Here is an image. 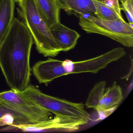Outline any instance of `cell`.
Returning a JSON list of instances; mask_svg holds the SVG:
<instances>
[{
  "label": "cell",
  "instance_id": "13",
  "mask_svg": "<svg viewBox=\"0 0 133 133\" xmlns=\"http://www.w3.org/2000/svg\"><path fill=\"white\" fill-rule=\"evenodd\" d=\"M15 0H0V44L14 19Z\"/></svg>",
  "mask_w": 133,
  "mask_h": 133
},
{
  "label": "cell",
  "instance_id": "14",
  "mask_svg": "<svg viewBox=\"0 0 133 133\" xmlns=\"http://www.w3.org/2000/svg\"><path fill=\"white\" fill-rule=\"evenodd\" d=\"M123 98V91L121 86L114 82L112 86L106 88L97 109H110L118 107Z\"/></svg>",
  "mask_w": 133,
  "mask_h": 133
},
{
  "label": "cell",
  "instance_id": "7",
  "mask_svg": "<svg viewBox=\"0 0 133 133\" xmlns=\"http://www.w3.org/2000/svg\"><path fill=\"white\" fill-rule=\"evenodd\" d=\"M82 121L55 115L54 117L36 123L17 125L15 127L23 131H41L43 130H60L74 131L81 126L87 124Z\"/></svg>",
  "mask_w": 133,
  "mask_h": 133
},
{
  "label": "cell",
  "instance_id": "12",
  "mask_svg": "<svg viewBox=\"0 0 133 133\" xmlns=\"http://www.w3.org/2000/svg\"><path fill=\"white\" fill-rule=\"evenodd\" d=\"M30 124L32 123L24 115L0 99V126Z\"/></svg>",
  "mask_w": 133,
  "mask_h": 133
},
{
  "label": "cell",
  "instance_id": "11",
  "mask_svg": "<svg viewBox=\"0 0 133 133\" xmlns=\"http://www.w3.org/2000/svg\"><path fill=\"white\" fill-rule=\"evenodd\" d=\"M39 13L49 28L60 22V10L57 0H33Z\"/></svg>",
  "mask_w": 133,
  "mask_h": 133
},
{
  "label": "cell",
  "instance_id": "15",
  "mask_svg": "<svg viewBox=\"0 0 133 133\" xmlns=\"http://www.w3.org/2000/svg\"><path fill=\"white\" fill-rule=\"evenodd\" d=\"M96 10L95 16L101 19L116 20L123 18L111 6L105 2L98 0H92Z\"/></svg>",
  "mask_w": 133,
  "mask_h": 133
},
{
  "label": "cell",
  "instance_id": "17",
  "mask_svg": "<svg viewBox=\"0 0 133 133\" xmlns=\"http://www.w3.org/2000/svg\"><path fill=\"white\" fill-rule=\"evenodd\" d=\"M121 4L122 10L124 11L130 26L133 28V0H119Z\"/></svg>",
  "mask_w": 133,
  "mask_h": 133
},
{
  "label": "cell",
  "instance_id": "5",
  "mask_svg": "<svg viewBox=\"0 0 133 133\" xmlns=\"http://www.w3.org/2000/svg\"><path fill=\"white\" fill-rule=\"evenodd\" d=\"M126 54V51L123 48L117 47L98 56L85 60L62 61V65L65 76L84 73L96 74L106 67L110 63L121 59Z\"/></svg>",
  "mask_w": 133,
  "mask_h": 133
},
{
  "label": "cell",
  "instance_id": "10",
  "mask_svg": "<svg viewBox=\"0 0 133 133\" xmlns=\"http://www.w3.org/2000/svg\"><path fill=\"white\" fill-rule=\"evenodd\" d=\"M61 10L69 15L78 18L86 15H96V10L92 0H57Z\"/></svg>",
  "mask_w": 133,
  "mask_h": 133
},
{
  "label": "cell",
  "instance_id": "3",
  "mask_svg": "<svg viewBox=\"0 0 133 133\" xmlns=\"http://www.w3.org/2000/svg\"><path fill=\"white\" fill-rule=\"evenodd\" d=\"M19 92L55 115L82 121L87 124L90 119V114L85 110L84 105L82 103H74L46 95L32 85H29L23 91Z\"/></svg>",
  "mask_w": 133,
  "mask_h": 133
},
{
  "label": "cell",
  "instance_id": "2",
  "mask_svg": "<svg viewBox=\"0 0 133 133\" xmlns=\"http://www.w3.org/2000/svg\"><path fill=\"white\" fill-rule=\"evenodd\" d=\"M18 14L29 30L38 52L45 57H54L61 52L33 0H15Z\"/></svg>",
  "mask_w": 133,
  "mask_h": 133
},
{
  "label": "cell",
  "instance_id": "6",
  "mask_svg": "<svg viewBox=\"0 0 133 133\" xmlns=\"http://www.w3.org/2000/svg\"><path fill=\"white\" fill-rule=\"evenodd\" d=\"M0 99L24 115L32 124L52 117L53 113L27 98L19 92L11 89L0 92Z\"/></svg>",
  "mask_w": 133,
  "mask_h": 133
},
{
  "label": "cell",
  "instance_id": "18",
  "mask_svg": "<svg viewBox=\"0 0 133 133\" xmlns=\"http://www.w3.org/2000/svg\"><path fill=\"white\" fill-rule=\"evenodd\" d=\"M117 107L110 109H97L96 110L98 114L99 119L102 120L111 115L117 109Z\"/></svg>",
  "mask_w": 133,
  "mask_h": 133
},
{
  "label": "cell",
  "instance_id": "20",
  "mask_svg": "<svg viewBox=\"0 0 133 133\" xmlns=\"http://www.w3.org/2000/svg\"><path fill=\"white\" fill-rule=\"evenodd\" d=\"M98 1H103V2H105V3L106 1V0H98Z\"/></svg>",
  "mask_w": 133,
  "mask_h": 133
},
{
  "label": "cell",
  "instance_id": "4",
  "mask_svg": "<svg viewBox=\"0 0 133 133\" xmlns=\"http://www.w3.org/2000/svg\"><path fill=\"white\" fill-rule=\"evenodd\" d=\"M78 18L79 26L86 33L105 36L125 47H133V28L123 18L104 20L90 14Z\"/></svg>",
  "mask_w": 133,
  "mask_h": 133
},
{
  "label": "cell",
  "instance_id": "1",
  "mask_svg": "<svg viewBox=\"0 0 133 133\" xmlns=\"http://www.w3.org/2000/svg\"><path fill=\"white\" fill-rule=\"evenodd\" d=\"M34 40L27 26L15 18L0 44V68L11 89L22 92L29 85L30 58Z\"/></svg>",
  "mask_w": 133,
  "mask_h": 133
},
{
  "label": "cell",
  "instance_id": "16",
  "mask_svg": "<svg viewBox=\"0 0 133 133\" xmlns=\"http://www.w3.org/2000/svg\"><path fill=\"white\" fill-rule=\"evenodd\" d=\"M106 85V82L104 81L96 84L89 92L86 100L85 105L87 108L95 110L98 107L99 102L105 90Z\"/></svg>",
  "mask_w": 133,
  "mask_h": 133
},
{
  "label": "cell",
  "instance_id": "19",
  "mask_svg": "<svg viewBox=\"0 0 133 133\" xmlns=\"http://www.w3.org/2000/svg\"><path fill=\"white\" fill-rule=\"evenodd\" d=\"M111 3V6L114 9L115 11L121 16V7L120 5L119 0H109Z\"/></svg>",
  "mask_w": 133,
  "mask_h": 133
},
{
  "label": "cell",
  "instance_id": "8",
  "mask_svg": "<svg viewBox=\"0 0 133 133\" xmlns=\"http://www.w3.org/2000/svg\"><path fill=\"white\" fill-rule=\"evenodd\" d=\"M32 73L39 84L48 85L55 79L64 76L62 61L49 57L37 62L32 67Z\"/></svg>",
  "mask_w": 133,
  "mask_h": 133
},
{
  "label": "cell",
  "instance_id": "9",
  "mask_svg": "<svg viewBox=\"0 0 133 133\" xmlns=\"http://www.w3.org/2000/svg\"><path fill=\"white\" fill-rule=\"evenodd\" d=\"M50 29L61 52H67L74 49L81 37L76 31L68 28L60 22L57 23Z\"/></svg>",
  "mask_w": 133,
  "mask_h": 133
}]
</instances>
